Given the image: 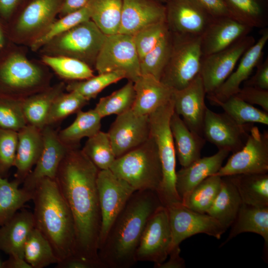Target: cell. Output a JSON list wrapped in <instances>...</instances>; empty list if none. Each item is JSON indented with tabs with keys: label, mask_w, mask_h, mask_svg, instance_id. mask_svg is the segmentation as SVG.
<instances>
[{
	"label": "cell",
	"mask_w": 268,
	"mask_h": 268,
	"mask_svg": "<svg viewBox=\"0 0 268 268\" xmlns=\"http://www.w3.org/2000/svg\"><path fill=\"white\" fill-rule=\"evenodd\" d=\"M110 170L135 191L151 190L157 193L163 174L153 138L150 135L143 144L117 158Z\"/></svg>",
	"instance_id": "obj_5"
},
{
	"label": "cell",
	"mask_w": 268,
	"mask_h": 268,
	"mask_svg": "<svg viewBox=\"0 0 268 268\" xmlns=\"http://www.w3.org/2000/svg\"><path fill=\"white\" fill-rule=\"evenodd\" d=\"M166 22L173 34L201 36L213 18L192 0H165Z\"/></svg>",
	"instance_id": "obj_18"
},
{
	"label": "cell",
	"mask_w": 268,
	"mask_h": 268,
	"mask_svg": "<svg viewBox=\"0 0 268 268\" xmlns=\"http://www.w3.org/2000/svg\"><path fill=\"white\" fill-rule=\"evenodd\" d=\"M0 266H1V265H0Z\"/></svg>",
	"instance_id": "obj_60"
},
{
	"label": "cell",
	"mask_w": 268,
	"mask_h": 268,
	"mask_svg": "<svg viewBox=\"0 0 268 268\" xmlns=\"http://www.w3.org/2000/svg\"><path fill=\"white\" fill-rule=\"evenodd\" d=\"M255 74L244 81V86H251L268 90V58L256 67Z\"/></svg>",
	"instance_id": "obj_51"
},
{
	"label": "cell",
	"mask_w": 268,
	"mask_h": 268,
	"mask_svg": "<svg viewBox=\"0 0 268 268\" xmlns=\"http://www.w3.org/2000/svg\"><path fill=\"white\" fill-rule=\"evenodd\" d=\"M81 150L100 170L110 169L116 159L108 133L101 131L88 138Z\"/></svg>",
	"instance_id": "obj_43"
},
{
	"label": "cell",
	"mask_w": 268,
	"mask_h": 268,
	"mask_svg": "<svg viewBox=\"0 0 268 268\" xmlns=\"http://www.w3.org/2000/svg\"><path fill=\"white\" fill-rule=\"evenodd\" d=\"M135 93L132 111L149 115L172 99L173 89L149 75H142L134 82Z\"/></svg>",
	"instance_id": "obj_25"
},
{
	"label": "cell",
	"mask_w": 268,
	"mask_h": 268,
	"mask_svg": "<svg viewBox=\"0 0 268 268\" xmlns=\"http://www.w3.org/2000/svg\"><path fill=\"white\" fill-rule=\"evenodd\" d=\"M26 125L22 102L0 98V128L18 132Z\"/></svg>",
	"instance_id": "obj_49"
},
{
	"label": "cell",
	"mask_w": 268,
	"mask_h": 268,
	"mask_svg": "<svg viewBox=\"0 0 268 268\" xmlns=\"http://www.w3.org/2000/svg\"><path fill=\"white\" fill-rule=\"evenodd\" d=\"M231 16L254 28H265L268 24L262 0H223Z\"/></svg>",
	"instance_id": "obj_38"
},
{
	"label": "cell",
	"mask_w": 268,
	"mask_h": 268,
	"mask_svg": "<svg viewBox=\"0 0 268 268\" xmlns=\"http://www.w3.org/2000/svg\"><path fill=\"white\" fill-rule=\"evenodd\" d=\"M172 235L167 208L160 207L149 218L141 237L135 260L154 266L165 262L171 247Z\"/></svg>",
	"instance_id": "obj_14"
},
{
	"label": "cell",
	"mask_w": 268,
	"mask_h": 268,
	"mask_svg": "<svg viewBox=\"0 0 268 268\" xmlns=\"http://www.w3.org/2000/svg\"><path fill=\"white\" fill-rule=\"evenodd\" d=\"M58 132L51 126H46L42 130V150L34 169L23 182L22 188L24 190L33 192L42 179L45 178L55 179L61 161L70 149L61 141Z\"/></svg>",
	"instance_id": "obj_20"
},
{
	"label": "cell",
	"mask_w": 268,
	"mask_h": 268,
	"mask_svg": "<svg viewBox=\"0 0 268 268\" xmlns=\"http://www.w3.org/2000/svg\"><path fill=\"white\" fill-rule=\"evenodd\" d=\"M171 33L172 51L160 80L173 90H180L200 74L202 57L201 36Z\"/></svg>",
	"instance_id": "obj_9"
},
{
	"label": "cell",
	"mask_w": 268,
	"mask_h": 268,
	"mask_svg": "<svg viewBox=\"0 0 268 268\" xmlns=\"http://www.w3.org/2000/svg\"><path fill=\"white\" fill-rule=\"evenodd\" d=\"M172 45V34L169 31L157 45L140 61V74L149 75L160 80L169 60Z\"/></svg>",
	"instance_id": "obj_42"
},
{
	"label": "cell",
	"mask_w": 268,
	"mask_h": 268,
	"mask_svg": "<svg viewBox=\"0 0 268 268\" xmlns=\"http://www.w3.org/2000/svg\"><path fill=\"white\" fill-rule=\"evenodd\" d=\"M34 228L33 212L25 209L17 212L0 226V250L9 257L24 259V244Z\"/></svg>",
	"instance_id": "obj_27"
},
{
	"label": "cell",
	"mask_w": 268,
	"mask_h": 268,
	"mask_svg": "<svg viewBox=\"0 0 268 268\" xmlns=\"http://www.w3.org/2000/svg\"><path fill=\"white\" fill-rule=\"evenodd\" d=\"M135 96L134 82L128 80L121 88L101 98L94 109L102 118L112 115H119L132 108Z\"/></svg>",
	"instance_id": "obj_41"
},
{
	"label": "cell",
	"mask_w": 268,
	"mask_h": 268,
	"mask_svg": "<svg viewBox=\"0 0 268 268\" xmlns=\"http://www.w3.org/2000/svg\"><path fill=\"white\" fill-rule=\"evenodd\" d=\"M227 239L221 244L224 246L237 235L252 232L261 236L265 241V251L268 248V206L258 207L242 203L237 215L230 226Z\"/></svg>",
	"instance_id": "obj_29"
},
{
	"label": "cell",
	"mask_w": 268,
	"mask_h": 268,
	"mask_svg": "<svg viewBox=\"0 0 268 268\" xmlns=\"http://www.w3.org/2000/svg\"><path fill=\"white\" fill-rule=\"evenodd\" d=\"M4 268H31V267L25 261L24 259L9 257L1 265Z\"/></svg>",
	"instance_id": "obj_58"
},
{
	"label": "cell",
	"mask_w": 268,
	"mask_h": 268,
	"mask_svg": "<svg viewBox=\"0 0 268 268\" xmlns=\"http://www.w3.org/2000/svg\"><path fill=\"white\" fill-rule=\"evenodd\" d=\"M180 249L179 246L173 247L171 249L168 256L169 259L167 261L154 266L156 268H183L185 267L184 259L180 256Z\"/></svg>",
	"instance_id": "obj_54"
},
{
	"label": "cell",
	"mask_w": 268,
	"mask_h": 268,
	"mask_svg": "<svg viewBox=\"0 0 268 268\" xmlns=\"http://www.w3.org/2000/svg\"><path fill=\"white\" fill-rule=\"evenodd\" d=\"M23 254L24 260L31 268H43L59 263L50 242L35 227L25 242Z\"/></svg>",
	"instance_id": "obj_37"
},
{
	"label": "cell",
	"mask_w": 268,
	"mask_h": 268,
	"mask_svg": "<svg viewBox=\"0 0 268 268\" xmlns=\"http://www.w3.org/2000/svg\"><path fill=\"white\" fill-rule=\"evenodd\" d=\"M96 183L101 215L99 248L113 222L135 191L110 169L99 170Z\"/></svg>",
	"instance_id": "obj_12"
},
{
	"label": "cell",
	"mask_w": 268,
	"mask_h": 268,
	"mask_svg": "<svg viewBox=\"0 0 268 268\" xmlns=\"http://www.w3.org/2000/svg\"><path fill=\"white\" fill-rule=\"evenodd\" d=\"M255 42L253 36L248 35L221 51L202 56L200 74L207 95L213 93L226 80Z\"/></svg>",
	"instance_id": "obj_13"
},
{
	"label": "cell",
	"mask_w": 268,
	"mask_h": 268,
	"mask_svg": "<svg viewBox=\"0 0 268 268\" xmlns=\"http://www.w3.org/2000/svg\"><path fill=\"white\" fill-rule=\"evenodd\" d=\"M268 172V132L252 126L244 146L215 174L220 177Z\"/></svg>",
	"instance_id": "obj_11"
},
{
	"label": "cell",
	"mask_w": 268,
	"mask_h": 268,
	"mask_svg": "<svg viewBox=\"0 0 268 268\" xmlns=\"http://www.w3.org/2000/svg\"><path fill=\"white\" fill-rule=\"evenodd\" d=\"M166 207L171 231V249L179 246L186 239L200 233L219 239L226 230L207 213L191 210L182 202L173 203Z\"/></svg>",
	"instance_id": "obj_15"
},
{
	"label": "cell",
	"mask_w": 268,
	"mask_h": 268,
	"mask_svg": "<svg viewBox=\"0 0 268 268\" xmlns=\"http://www.w3.org/2000/svg\"><path fill=\"white\" fill-rule=\"evenodd\" d=\"M253 125H241L224 112L217 113L206 109L203 127V137L218 149L234 153L245 144Z\"/></svg>",
	"instance_id": "obj_17"
},
{
	"label": "cell",
	"mask_w": 268,
	"mask_h": 268,
	"mask_svg": "<svg viewBox=\"0 0 268 268\" xmlns=\"http://www.w3.org/2000/svg\"><path fill=\"white\" fill-rule=\"evenodd\" d=\"M63 0H27L6 24L14 44L30 47L56 19Z\"/></svg>",
	"instance_id": "obj_8"
},
{
	"label": "cell",
	"mask_w": 268,
	"mask_h": 268,
	"mask_svg": "<svg viewBox=\"0 0 268 268\" xmlns=\"http://www.w3.org/2000/svg\"><path fill=\"white\" fill-rule=\"evenodd\" d=\"M57 267L60 268H104L101 264L77 258H71L58 264Z\"/></svg>",
	"instance_id": "obj_55"
},
{
	"label": "cell",
	"mask_w": 268,
	"mask_h": 268,
	"mask_svg": "<svg viewBox=\"0 0 268 268\" xmlns=\"http://www.w3.org/2000/svg\"><path fill=\"white\" fill-rule=\"evenodd\" d=\"M18 144V132L0 128V176L7 178L14 166Z\"/></svg>",
	"instance_id": "obj_48"
},
{
	"label": "cell",
	"mask_w": 268,
	"mask_h": 268,
	"mask_svg": "<svg viewBox=\"0 0 268 268\" xmlns=\"http://www.w3.org/2000/svg\"><path fill=\"white\" fill-rule=\"evenodd\" d=\"M242 203L235 186L227 176L222 177L219 191L206 213L227 230L234 220Z\"/></svg>",
	"instance_id": "obj_31"
},
{
	"label": "cell",
	"mask_w": 268,
	"mask_h": 268,
	"mask_svg": "<svg viewBox=\"0 0 268 268\" xmlns=\"http://www.w3.org/2000/svg\"><path fill=\"white\" fill-rule=\"evenodd\" d=\"M252 29L232 17L213 18L201 36L202 56L228 47L248 35Z\"/></svg>",
	"instance_id": "obj_22"
},
{
	"label": "cell",
	"mask_w": 268,
	"mask_h": 268,
	"mask_svg": "<svg viewBox=\"0 0 268 268\" xmlns=\"http://www.w3.org/2000/svg\"><path fill=\"white\" fill-rule=\"evenodd\" d=\"M206 94L199 74L185 88L173 90L172 97L174 112L180 116L190 131L202 136L207 108L204 102Z\"/></svg>",
	"instance_id": "obj_19"
},
{
	"label": "cell",
	"mask_w": 268,
	"mask_h": 268,
	"mask_svg": "<svg viewBox=\"0 0 268 268\" xmlns=\"http://www.w3.org/2000/svg\"><path fill=\"white\" fill-rule=\"evenodd\" d=\"M126 78L123 71H116L98 74L81 80L69 81L66 86L67 92L75 91L89 101L109 85Z\"/></svg>",
	"instance_id": "obj_44"
},
{
	"label": "cell",
	"mask_w": 268,
	"mask_h": 268,
	"mask_svg": "<svg viewBox=\"0 0 268 268\" xmlns=\"http://www.w3.org/2000/svg\"><path fill=\"white\" fill-rule=\"evenodd\" d=\"M235 95L252 105L261 106L263 110L268 112V90L244 86Z\"/></svg>",
	"instance_id": "obj_50"
},
{
	"label": "cell",
	"mask_w": 268,
	"mask_h": 268,
	"mask_svg": "<svg viewBox=\"0 0 268 268\" xmlns=\"http://www.w3.org/2000/svg\"><path fill=\"white\" fill-rule=\"evenodd\" d=\"M176 155L180 165L185 167L201 157L204 138L192 132L182 118L173 112L170 121Z\"/></svg>",
	"instance_id": "obj_28"
},
{
	"label": "cell",
	"mask_w": 268,
	"mask_h": 268,
	"mask_svg": "<svg viewBox=\"0 0 268 268\" xmlns=\"http://www.w3.org/2000/svg\"><path fill=\"white\" fill-rule=\"evenodd\" d=\"M163 206L155 191H135L112 224L99 247L98 255L105 268H130L147 221Z\"/></svg>",
	"instance_id": "obj_2"
},
{
	"label": "cell",
	"mask_w": 268,
	"mask_h": 268,
	"mask_svg": "<svg viewBox=\"0 0 268 268\" xmlns=\"http://www.w3.org/2000/svg\"><path fill=\"white\" fill-rule=\"evenodd\" d=\"M89 0H63L58 14L62 17L69 13L77 11L85 6Z\"/></svg>",
	"instance_id": "obj_56"
},
{
	"label": "cell",
	"mask_w": 268,
	"mask_h": 268,
	"mask_svg": "<svg viewBox=\"0 0 268 268\" xmlns=\"http://www.w3.org/2000/svg\"><path fill=\"white\" fill-rule=\"evenodd\" d=\"M160 0L161 1H162V2H164V1H165V0Z\"/></svg>",
	"instance_id": "obj_59"
},
{
	"label": "cell",
	"mask_w": 268,
	"mask_h": 268,
	"mask_svg": "<svg viewBox=\"0 0 268 268\" xmlns=\"http://www.w3.org/2000/svg\"><path fill=\"white\" fill-rule=\"evenodd\" d=\"M43 145L42 130L26 125L18 132V144L14 166L15 179L19 184L31 172L41 153Z\"/></svg>",
	"instance_id": "obj_26"
},
{
	"label": "cell",
	"mask_w": 268,
	"mask_h": 268,
	"mask_svg": "<svg viewBox=\"0 0 268 268\" xmlns=\"http://www.w3.org/2000/svg\"><path fill=\"white\" fill-rule=\"evenodd\" d=\"M221 181L219 176L208 177L192 190L182 203L194 211L206 213L219 191Z\"/></svg>",
	"instance_id": "obj_40"
},
{
	"label": "cell",
	"mask_w": 268,
	"mask_h": 268,
	"mask_svg": "<svg viewBox=\"0 0 268 268\" xmlns=\"http://www.w3.org/2000/svg\"><path fill=\"white\" fill-rule=\"evenodd\" d=\"M229 153L227 150L218 149L213 155L200 157L176 171V188L182 202L196 186L218 171Z\"/></svg>",
	"instance_id": "obj_24"
},
{
	"label": "cell",
	"mask_w": 268,
	"mask_h": 268,
	"mask_svg": "<svg viewBox=\"0 0 268 268\" xmlns=\"http://www.w3.org/2000/svg\"><path fill=\"white\" fill-rule=\"evenodd\" d=\"M73 123L58 132L61 141L70 148H79L81 139L92 136L100 131L102 117L94 109L78 111Z\"/></svg>",
	"instance_id": "obj_33"
},
{
	"label": "cell",
	"mask_w": 268,
	"mask_h": 268,
	"mask_svg": "<svg viewBox=\"0 0 268 268\" xmlns=\"http://www.w3.org/2000/svg\"><path fill=\"white\" fill-rule=\"evenodd\" d=\"M27 0H0V18L7 24Z\"/></svg>",
	"instance_id": "obj_53"
},
{
	"label": "cell",
	"mask_w": 268,
	"mask_h": 268,
	"mask_svg": "<svg viewBox=\"0 0 268 268\" xmlns=\"http://www.w3.org/2000/svg\"><path fill=\"white\" fill-rule=\"evenodd\" d=\"M106 36L89 19L53 38L39 51L41 55L75 59L93 68Z\"/></svg>",
	"instance_id": "obj_7"
},
{
	"label": "cell",
	"mask_w": 268,
	"mask_h": 268,
	"mask_svg": "<svg viewBox=\"0 0 268 268\" xmlns=\"http://www.w3.org/2000/svg\"><path fill=\"white\" fill-rule=\"evenodd\" d=\"M174 111L172 99L148 115L150 135L154 140L161 161L163 178L157 192L163 206L182 202L176 188V155L170 121Z\"/></svg>",
	"instance_id": "obj_6"
},
{
	"label": "cell",
	"mask_w": 268,
	"mask_h": 268,
	"mask_svg": "<svg viewBox=\"0 0 268 268\" xmlns=\"http://www.w3.org/2000/svg\"><path fill=\"white\" fill-rule=\"evenodd\" d=\"M263 30L259 40L241 57L237 68L213 93L207 95L208 99L224 101L238 92L241 84L249 78L254 68L261 62L268 40V29L265 28Z\"/></svg>",
	"instance_id": "obj_23"
},
{
	"label": "cell",
	"mask_w": 268,
	"mask_h": 268,
	"mask_svg": "<svg viewBox=\"0 0 268 268\" xmlns=\"http://www.w3.org/2000/svg\"><path fill=\"white\" fill-rule=\"evenodd\" d=\"M169 31L166 21L148 25L133 35L140 61Z\"/></svg>",
	"instance_id": "obj_47"
},
{
	"label": "cell",
	"mask_w": 268,
	"mask_h": 268,
	"mask_svg": "<svg viewBox=\"0 0 268 268\" xmlns=\"http://www.w3.org/2000/svg\"><path fill=\"white\" fill-rule=\"evenodd\" d=\"M90 19L86 5L81 9L56 19L45 33L33 43L29 48L36 52L53 38L71 29L76 25Z\"/></svg>",
	"instance_id": "obj_46"
},
{
	"label": "cell",
	"mask_w": 268,
	"mask_h": 268,
	"mask_svg": "<svg viewBox=\"0 0 268 268\" xmlns=\"http://www.w3.org/2000/svg\"><path fill=\"white\" fill-rule=\"evenodd\" d=\"M99 171L82 150L70 148L61 162L55 180L74 220L76 245L72 258L103 265L98 255L101 227L96 183Z\"/></svg>",
	"instance_id": "obj_1"
},
{
	"label": "cell",
	"mask_w": 268,
	"mask_h": 268,
	"mask_svg": "<svg viewBox=\"0 0 268 268\" xmlns=\"http://www.w3.org/2000/svg\"><path fill=\"white\" fill-rule=\"evenodd\" d=\"M41 58L42 63L65 80H81L94 75L92 68L75 59L45 55H42Z\"/></svg>",
	"instance_id": "obj_39"
},
{
	"label": "cell",
	"mask_w": 268,
	"mask_h": 268,
	"mask_svg": "<svg viewBox=\"0 0 268 268\" xmlns=\"http://www.w3.org/2000/svg\"><path fill=\"white\" fill-rule=\"evenodd\" d=\"M107 133L117 158L148 139V115H137L131 109L117 115Z\"/></svg>",
	"instance_id": "obj_16"
},
{
	"label": "cell",
	"mask_w": 268,
	"mask_h": 268,
	"mask_svg": "<svg viewBox=\"0 0 268 268\" xmlns=\"http://www.w3.org/2000/svg\"><path fill=\"white\" fill-rule=\"evenodd\" d=\"M66 84L60 82L35 93L22 102V110L27 125L42 130L50 109L56 98L66 90Z\"/></svg>",
	"instance_id": "obj_30"
},
{
	"label": "cell",
	"mask_w": 268,
	"mask_h": 268,
	"mask_svg": "<svg viewBox=\"0 0 268 268\" xmlns=\"http://www.w3.org/2000/svg\"><path fill=\"white\" fill-rule=\"evenodd\" d=\"M19 185L15 180L9 182L0 176V226L32 200L33 192L19 188Z\"/></svg>",
	"instance_id": "obj_36"
},
{
	"label": "cell",
	"mask_w": 268,
	"mask_h": 268,
	"mask_svg": "<svg viewBox=\"0 0 268 268\" xmlns=\"http://www.w3.org/2000/svg\"><path fill=\"white\" fill-rule=\"evenodd\" d=\"M32 200L35 227L49 241L60 264L75 255V230L71 212L55 179H42Z\"/></svg>",
	"instance_id": "obj_3"
},
{
	"label": "cell",
	"mask_w": 268,
	"mask_h": 268,
	"mask_svg": "<svg viewBox=\"0 0 268 268\" xmlns=\"http://www.w3.org/2000/svg\"><path fill=\"white\" fill-rule=\"evenodd\" d=\"M94 68L98 74L123 71L134 82L140 76V60L132 35L118 33L107 35L97 58Z\"/></svg>",
	"instance_id": "obj_10"
},
{
	"label": "cell",
	"mask_w": 268,
	"mask_h": 268,
	"mask_svg": "<svg viewBox=\"0 0 268 268\" xmlns=\"http://www.w3.org/2000/svg\"><path fill=\"white\" fill-rule=\"evenodd\" d=\"M53 75L41 61L30 60L14 44L0 58V98L22 102L50 86Z\"/></svg>",
	"instance_id": "obj_4"
},
{
	"label": "cell",
	"mask_w": 268,
	"mask_h": 268,
	"mask_svg": "<svg viewBox=\"0 0 268 268\" xmlns=\"http://www.w3.org/2000/svg\"><path fill=\"white\" fill-rule=\"evenodd\" d=\"M88 102L75 91L63 92L54 101L47 116L46 126H52L67 116L76 113Z\"/></svg>",
	"instance_id": "obj_45"
},
{
	"label": "cell",
	"mask_w": 268,
	"mask_h": 268,
	"mask_svg": "<svg viewBox=\"0 0 268 268\" xmlns=\"http://www.w3.org/2000/svg\"><path fill=\"white\" fill-rule=\"evenodd\" d=\"M208 100L214 105L220 107L226 114L239 125H268V112L255 107L235 95L224 101Z\"/></svg>",
	"instance_id": "obj_35"
},
{
	"label": "cell",
	"mask_w": 268,
	"mask_h": 268,
	"mask_svg": "<svg viewBox=\"0 0 268 268\" xmlns=\"http://www.w3.org/2000/svg\"><path fill=\"white\" fill-rule=\"evenodd\" d=\"M236 187L242 203L268 206V174L253 173L227 176Z\"/></svg>",
	"instance_id": "obj_32"
},
{
	"label": "cell",
	"mask_w": 268,
	"mask_h": 268,
	"mask_svg": "<svg viewBox=\"0 0 268 268\" xmlns=\"http://www.w3.org/2000/svg\"><path fill=\"white\" fill-rule=\"evenodd\" d=\"M166 21L165 4L159 0H123L119 32L133 35L142 28Z\"/></svg>",
	"instance_id": "obj_21"
},
{
	"label": "cell",
	"mask_w": 268,
	"mask_h": 268,
	"mask_svg": "<svg viewBox=\"0 0 268 268\" xmlns=\"http://www.w3.org/2000/svg\"><path fill=\"white\" fill-rule=\"evenodd\" d=\"M86 5L90 19L106 35L119 32L123 0H89Z\"/></svg>",
	"instance_id": "obj_34"
},
{
	"label": "cell",
	"mask_w": 268,
	"mask_h": 268,
	"mask_svg": "<svg viewBox=\"0 0 268 268\" xmlns=\"http://www.w3.org/2000/svg\"><path fill=\"white\" fill-rule=\"evenodd\" d=\"M192 0L204 9L213 18L232 17L223 0Z\"/></svg>",
	"instance_id": "obj_52"
},
{
	"label": "cell",
	"mask_w": 268,
	"mask_h": 268,
	"mask_svg": "<svg viewBox=\"0 0 268 268\" xmlns=\"http://www.w3.org/2000/svg\"><path fill=\"white\" fill-rule=\"evenodd\" d=\"M14 44L9 38L6 23L0 18V58Z\"/></svg>",
	"instance_id": "obj_57"
}]
</instances>
